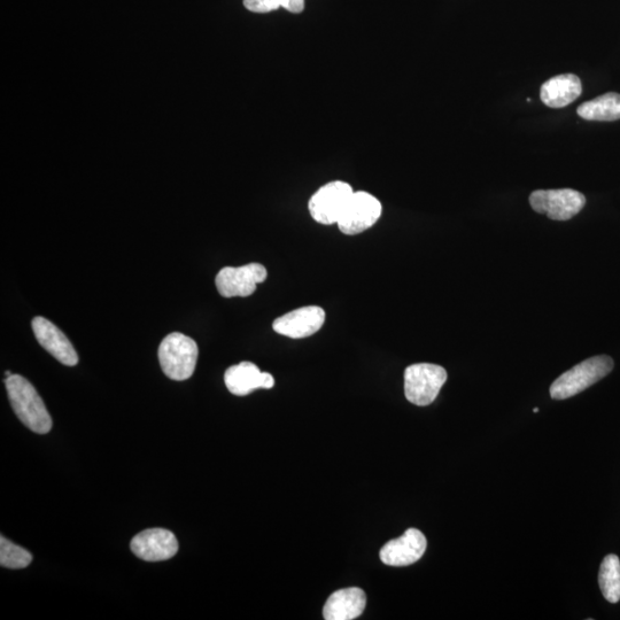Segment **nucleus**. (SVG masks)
I'll return each mask as SVG.
<instances>
[{
    "mask_svg": "<svg viewBox=\"0 0 620 620\" xmlns=\"http://www.w3.org/2000/svg\"><path fill=\"white\" fill-rule=\"evenodd\" d=\"M5 385L19 420L35 433H49L53 425L52 418L33 384L25 377L12 375L5 379Z\"/></svg>",
    "mask_w": 620,
    "mask_h": 620,
    "instance_id": "nucleus-1",
    "label": "nucleus"
},
{
    "mask_svg": "<svg viewBox=\"0 0 620 620\" xmlns=\"http://www.w3.org/2000/svg\"><path fill=\"white\" fill-rule=\"evenodd\" d=\"M612 369H614V360L610 356H594L558 377L550 386V397L554 400L575 397L609 375Z\"/></svg>",
    "mask_w": 620,
    "mask_h": 620,
    "instance_id": "nucleus-2",
    "label": "nucleus"
},
{
    "mask_svg": "<svg viewBox=\"0 0 620 620\" xmlns=\"http://www.w3.org/2000/svg\"><path fill=\"white\" fill-rule=\"evenodd\" d=\"M199 348L195 340L181 332L170 333L159 346V362L165 375L183 382L196 370Z\"/></svg>",
    "mask_w": 620,
    "mask_h": 620,
    "instance_id": "nucleus-3",
    "label": "nucleus"
},
{
    "mask_svg": "<svg viewBox=\"0 0 620 620\" xmlns=\"http://www.w3.org/2000/svg\"><path fill=\"white\" fill-rule=\"evenodd\" d=\"M447 381L443 367L431 363H417L405 371V394L416 406H429L437 399L441 387Z\"/></svg>",
    "mask_w": 620,
    "mask_h": 620,
    "instance_id": "nucleus-4",
    "label": "nucleus"
},
{
    "mask_svg": "<svg viewBox=\"0 0 620 620\" xmlns=\"http://www.w3.org/2000/svg\"><path fill=\"white\" fill-rule=\"evenodd\" d=\"M530 205L550 220L568 221L585 207L586 198L572 189L537 190L530 196Z\"/></svg>",
    "mask_w": 620,
    "mask_h": 620,
    "instance_id": "nucleus-5",
    "label": "nucleus"
},
{
    "mask_svg": "<svg viewBox=\"0 0 620 620\" xmlns=\"http://www.w3.org/2000/svg\"><path fill=\"white\" fill-rule=\"evenodd\" d=\"M353 193L352 186L346 182L336 181L322 186L309 200L310 215L325 226L337 224Z\"/></svg>",
    "mask_w": 620,
    "mask_h": 620,
    "instance_id": "nucleus-6",
    "label": "nucleus"
},
{
    "mask_svg": "<svg viewBox=\"0 0 620 620\" xmlns=\"http://www.w3.org/2000/svg\"><path fill=\"white\" fill-rule=\"evenodd\" d=\"M383 211L381 201L368 192H354L337 223L347 236L359 235L379 220Z\"/></svg>",
    "mask_w": 620,
    "mask_h": 620,
    "instance_id": "nucleus-7",
    "label": "nucleus"
},
{
    "mask_svg": "<svg viewBox=\"0 0 620 620\" xmlns=\"http://www.w3.org/2000/svg\"><path fill=\"white\" fill-rule=\"evenodd\" d=\"M267 269L260 263L243 267L223 268L215 278L217 291L224 298L248 297L257 290V285L266 281Z\"/></svg>",
    "mask_w": 620,
    "mask_h": 620,
    "instance_id": "nucleus-8",
    "label": "nucleus"
},
{
    "mask_svg": "<svg viewBox=\"0 0 620 620\" xmlns=\"http://www.w3.org/2000/svg\"><path fill=\"white\" fill-rule=\"evenodd\" d=\"M31 327H33L38 344L46 352H49L54 359L68 367H74L79 363V355H77L74 346L57 325L42 316H37L31 322Z\"/></svg>",
    "mask_w": 620,
    "mask_h": 620,
    "instance_id": "nucleus-9",
    "label": "nucleus"
},
{
    "mask_svg": "<svg viewBox=\"0 0 620 620\" xmlns=\"http://www.w3.org/2000/svg\"><path fill=\"white\" fill-rule=\"evenodd\" d=\"M131 550L146 562L167 561L178 552V541L173 532L150 529L138 533L131 541Z\"/></svg>",
    "mask_w": 620,
    "mask_h": 620,
    "instance_id": "nucleus-10",
    "label": "nucleus"
},
{
    "mask_svg": "<svg viewBox=\"0 0 620 620\" xmlns=\"http://www.w3.org/2000/svg\"><path fill=\"white\" fill-rule=\"evenodd\" d=\"M426 538L421 531L409 529L403 536L387 542L381 550V560L390 567H408L420 561L425 553Z\"/></svg>",
    "mask_w": 620,
    "mask_h": 620,
    "instance_id": "nucleus-11",
    "label": "nucleus"
},
{
    "mask_svg": "<svg viewBox=\"0 0 620 620\" xmlns=\"http://www.w3.org/2000/svg\"><path fill=\"white\" fill-rule=\"evenodd\" d=\"M325 313L321 307H302L278 317L273 328L279 335L300 339L315 335L323 327Z\"/></svg>",
    "mask_w": 620,
    "mask_h": 620,
    "instance_id": "nucleus-12",
    "label": "nucleus"
},
{
    "mask_svg": "<svg viewBox=\"0 0 620 620\" xmlns=\"http://www.w3.org/2000/svg\"><path fill=\"white\" fill-rule=\"evenodd\" d=\"M228 390L238 397L250 394L258 389H273L275 379L268 372H261L252 362H242L230 367L224 374Z\"/></svg>",
    "mask_w": 620,
    "mask_h": 620,
    "instance_id": "nucleus-13",
    "label": "nucleus"
},
{
    "mask_svg": "<svg viewBox=\"0 0 620 620\" xmlns=\"http://www.w3.org/2000/svg\"><path fill=\"white\" fill-rule=\"evenodd\" d=\"M366 606L367 596L361 588L339 589L325 603L323 616L327 620H353L363 614Z\"/></svg>",
    "mask_w": 620,
    "mask_h": 620,
    "instance_id": "nucleus-14",
    "label": "nucleus"
},
{
    "mask_svg": "<svg viewBox=\"0 0 620 620\" xmlns=\"http://www.w3.org/2000/svg\"><path fill=\"white\" fill-rule=\"evenodd\" d=\"M583 92L579 77L564 74L553 77L541 87L542 103L550 108H562L575 102Z\"/></svg>",
    "mask_w": 620,
    "mask_h": 620,
    "instance_id": "nucleus-15",
    "label": "nucleus"
},
{
    "mask_svg": "<svg viewBox=\"0 0 620 620\" xmlns=\"http://www.w3.org/2000/svg\"><path fill=\"white\" fill-rule=\"evenodd\" d=\"M577 113L587 121H617L620 119V95L610 92L589 100L578 107Z\"/></svg>",
    "mask_w": 620,
    "mask_h": 620,
    "instance_id": "nucleus-16",
    "label": "nucleus"
},
{
    "mask_svg": "<svg viewBox=\"0 0 620 620\" xmlns=\"http://www.w3.org/2000/svg\"><path fill=\"white\" fill-rule=\"evenodd\" d=\"M599 584L604 598L610 603L620 600V561L617 555L611 554L604 558L600 573Z\"/></svg>",
    "mask_w": 620,
    "mask_h": 620,
    "instance_id": "nucleus-17",
    "label": "nucleus"
},
{
    "mask_svg": "<svg viewBox=\"0 0 620 620\" xmlns=\"http://www.w3.org/2000/svg\"><path fill=\"white\" fill-rule=\"evenodd\" d=\"M33 562V555L2 536L0 538V564L7 569H25Z\"/></svg>",
    "mask_w": 620,
    "mask_h": 620,
    "instance_id": "nucleus-18",
    "label": "nucleus"
},
{
    "mask_svg": "<svg viewBox=\"0 0 620 620\" xmlns=\"http://www.w3.org/2000/svg\"><path fill=\"white\" fill-rule=\"evenodd\" d=\"M244 6L254 13H269L282 7V0H244Z\"/></svg>",
    "mask_w": 620,
    "mask_h": 620,
    "instance_id": "nucleus-19",
    "label": "nucleus"
},
{
    "mask_svg": "<svg viewBox=\"0 0 620 620\" xmlns=\"http://www.w3.org/2000/svg\"><path fill=\"white\" fill-rule=\"evenodd\" d=\"M282 7L292 13H301L305 10V0H282Z\"/></svg>",
    "mask_w": 620,
    "mask_h": 620,
    "instance_id": "nucleus-20",
    "label": "nucleus"
},
{
    "mask_svg": "<svg viewBox=\"0 0 620 620\" xmlns=\"http://www.w3.org/2000/svg\"><path fill=\"white\" fill-rule=\"evenodd\" d=\"M533 412L534 413H538L539 412V408H534Z\"/></svg>",
    "mask_w": 620,
    "mask_h": 620,
    "instance_id": "nucleus-21",
    "label": "nucleus"
}]
</instances>
